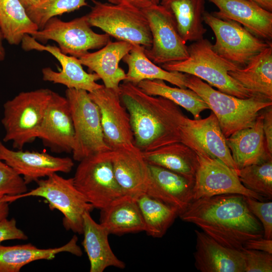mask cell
Masks as SVG:
<instances>
[{"label": "cell", "mask_w": 272, "mask_h": 272, "mask_svg": "<svg viewBox=\"0 0 272 272\" xmlns=\"http://www.w3.org/2000/svg\"><path fill=\"white\" fill-rule=\"evenodd\" d=\"M21 176L0 159V195H17L27 192Z\"/></svg>", "instance_id": "37"}, {"label": "cell", "mask_w": 272, "mask_h": 272, "mask_svg": "<svg viewBox=\"0 0 272 272\" xmlns=\"http://www.w3.org/2000/svg\"><path fill=\"white\" fill-rule=\"evenodd\" d=\"M112 164L124 195L135 198L145 193L149 180V165L143 152L133 143L112 150Z\"/></svg>", "instance_id": "19"}, {"label": "cell", "mask_w": 272, "mask_h": 272, "mask_svg": "<svg viewBox=\"0 0 272 272\" xmlns=\"http://www.w3.org/2000/svg\"><path fill=\"white\" fill-rule=\"evenodd\" d=\"M114 5H128L140 9H144L153 4V0H106ZM156 5V4H155Z\"/></svg>", "instance_id": "43"}, {"label": "cell", "mask_w": 272, "mask_h": 272, "mask_svg": "<svg viewBox=\"0 0 272 272\" xmlns=\"http://www.w3.org/2000/svg\"><path fill=\"white\" fill-rule=\"evenodd\" d=\"M53 91L46 88L21 92L4 104L2 123L4 142L22 149L37 138V133Z\"/></svg>", "instance_id": "5"}, {"label": "cell", "mask_w": 272, "mask_h": 272, "mask_svg": "<svg viewBox=\"0 0 272 272\" xmlns=\"http://www.w3.org/2000/svg\"><path fill=\"white\" fill-rule=\"evenodd\" d=\"M94 6L86 15L91 26L100 28L119 41L151 47L152 35L142 10L128 5H114L93 0Z\"/></svg>", "instance_id": "6"}, {"label": "cell", "mask_w": 272, "mask_h": 272, "mask_svg": "<svg viewBox=\"0 0 272 272\" xmlns=\"http://www.w3.org/2000/svg\"><path fill=\"white\" fill-rule=\"evenodd\" d=\"M264 10L271 12L272 0H252Z\"/></svg>", "instance_id": "45"}, {"label": "cell", "mask_w": 272, "mask_h": 272, "mask_svg": "<svg viewBox=\"0 0 272 272\" xmlns=\"http://www.w3.org/2000/svg\"><path fill=\"white\" fill-rule=\"evenodd\" d=\"M195 152L198 166L193 188V200L227 194H239L263 200V197L243 185L236 171L203 151Z\"/></svg>", "instance_id": "13"}, {"label": "cell", "mask_w": 272, "mask_h": 272, "mask_svg": "<svg viewBox=\"0 0 272 272\" xmlns=\"http://www.w3.org/2000/svg\"><path fill=\"white\" fill-rule=\"evenodd\" d=\"M65 94L75 131L74 160L80 162L94 154L112 150L105 140L98 107L89 93L84 90L67 89Z\"/></svg>", "instance_id": "8"}, {"label": "cell", "mask_w": 272, "mask_h": 272, "mask_svg": "<svg viewBox=\"0 0 272 272\" xmlns=\"http://www.w3.org/2000/svg\"><path fill=\"white\" fill-rule=\"evenodd\" d=\"M119 94L129 115L133 144L142 152L181 142L180 128L186 116L178 105L125 81L120 84Z\"/></svg>", "instance_id": "2"}, {"label": "cell", "mask_w": 272, "mask_h": 272, "mask_svg": "<svg viewBox=\"0 0 272 272\" xmlns=\"http://www.w3.org/2000/svg\"><path fill=\"white\" fill-rule=\"evenodd\" d=\"M75 131L65 97L53 92L37 133L43 145L56 153H72Z\"/></svg>", "instance_id": "17"}, {"label": "cell", "mask_w": 272, "mask_h": 272, "mask_svg": "<svg viewBox=\"0 0 272 272\" xmlns=\"http://www.w3.org/2000/svg\"><path fill=\"white\" fill-rule=\"evenodd\" d=\"M36 182V188L14 195L15 201L29 196L43 197L50 210L56 209L63 214L62 224L66 230L82 234L84 215L91 213L94 208L76 187L73 178H64L54 173Z\"/></svg>", "instance_id": "7"}, {"label": "cell", "mask_w": 272, "mask_h": 272, "mask_svg": "<svg viewBox=\"0 0 272 272\" xmlns=\"http://www.w3.org/2000/svg\"><path fill=\"white\" fill-rule=\"evenodd\" d=\"M238 178L249 190L268 199L272 197V159L238 169Z\"/></svg>", "instance_id": "35"}, {"label": "cell", "mask_w": 272, "mask_h": 272, "mask_svg": "<svg viewBox=\"0 0 272 272\" xmlns=\"http://www.w3.org/2000/svg\"><path fill=\"white\" fill-rule=\"evenodd\" d=\"M14 201L13 196L0 195V221L7 218L9 214V203Z\"/></svg>", "instance_id": "44"}, {"label": "cell", "mask_w": 272, "mask_h": 272, "mask_svg": "<svg viewBox=\"0 0 272 272\" xmlns=\"http://www.w3.org/2000/svg\"><path fill=\"white\" fill-rule=\"evenodd\" d=\"M160 5L172 15L183 41H196L207 31L202 22L204 0H163Z\"/></svg>", "instance_id": "31"}, {"label": "cell", "mask_w": 272, "mask_h": 272, "mask_svg": "<svg viewBox=\"0 0 272 272\" xmlns=\"http://www.w3.org/2000/svg\"><path fill=\"white\" fill-rule=\"evenodd\" d=\"M74 184L87 200L101 210L124 194L117 183L112 164V150L89 156L79 162Z\"/></svg>", "instance_id": "9"}, {"label": "cell", "mask_w": 272, "mask_h": 272, "mask_svg": "<svg viewBox=\"0 0 272 272\" xmlns=\"http://www.w3.org/2000/svg\"><path fill=\"white\" fill-rule=\"evenodd\" d=\"M144 50V47L134 45L122 59L128 66L124 81L137 85L144 80H161L178 87L187 88L186 74L168 71L158 66L147 56Z\"/></svg>", "instance_id": "29"}, {"label": "cell", "mask_w": 272, "mask_h": 272, "mask_svg": "<svg viewBox=\"0 0 272 272\" xmlns=\"http://www.w3.org/2000/svg\"><path fill=\"white\" fill-rule=\"evenodd\" d=\"M249 210L262 225L263 238L272 239V202H264L245 196Z\"/></svg>", "instance_id": "38"}, {"label": "cell", "mask_w": 272, "mask_h": 272, "mask_svg": "<svg viewBox=\"0 0 272 272\" xmlns=\"http://www.w3.org/2000/svg\"><path fill=\"white\" fill-rule=\"evenodd\" d=\"M100 211V224L109 234L145 231L143 217L134 197L124 195Z\"/></svg>", "instance_id": "28"}, {"label": "cell", "mask_w": 272, "mask_h": 272, "mask_svg": "<svg viewBox=\"0 0 272 272\" xmlns=\"http://www.w3.org/2000/svg\"><path fill=\"white\" fill-rule=\"evenodd\" d=\"M245 272H271L272 254L260 250L243 248Z\"/></svg>", "instance_id": "39"}, {"label": "cell", "mask_w": 272, "mask_h": 272, "mask_svg": "<svg viewBox=\"0 0 272 272\" xmlns=\"http://www.w3.org/2000/svg\"><path fill=\"white\" fill-rule=\"evenodd\" d=\"M27 236L17 227L16 221L5 218L0 221V243L9 240H26Z\"/></svg>", "instance_id": "40"}, {"label": "cell", "mask_w": 272, "mask_h": 272, "mask_svg": "<svg viewBox=\"0 0 272 272\" xmlns=\"http://www.w3.org/2000/svg\"><path fill=\"white\" fill-rule=\"evenodd\" d=\"M145 224V231L153 238H161L178 216L175 208L143 193L135 198Z\"/></svg>", "instance_id": "33"}, {"label": "cell", "mask_w": 272, "mask_h": 272, "mask_svg": "<svg viewBox=\"0 0 272 272\" xmlns=\"http://www.w3.org/2000/svg\"><path fill=\"white\" fill-rule=\"evenodd\" d=\"M181 142L195 151H202L236 171L238 168L227 145L218 119L211 112L202 119L185 117L180 128Z\"/></svg>", "instance_id": "15"}, {"label": "cell", "mask_w": 272, "mask_h": 272, "mask_svg": "<svg viewBox=\"0 0 272 272\" xmlns=\"http://www.w3.org/2000/svg\"><path fill=\"white\" fill-rule=\"evenodd\" d=\"M82 234V245L90 261V272H103L110 266L125 268L124 262L115 255L110 247L109 234L103 226L93 220L90 213L84 215Z\"/></svg>", "instance_id": "25"}, {"label": "cell", "mask_w": 272, "mask_h": 272, "mask_svg": "<svg viewBox=\"0 0 272 272\" xmlns=\"http://www.w3.org/2000/svg\"><path fill=\"white\" fill-rule=\"evenodd\" d=\"M74 235L65 245L59 247L41 249L31 243L13 246L0 245V272H19L25 265L38 260H50L61 252L81 256L83 252Z\"/></svg>", "instance_id": "26"}, {"label": "cell", "mask_w": 272, "mask_h": 272, "mask_svg": "<svg viewBox=\"0 0 272 272\" xmlns=\"http://www.w3.org/2000/svg\"><path fill=\"white\" fill-rule=\"evenodd\" d=\"M228 74L254 96L272 101V44Z\"/></svg>", "instance_id": "27"}, {"label": "cell", "mask_w": 272, "mask_h": 272, "mask_svg": "<svg viewBox=\"0 0 272 272\" xmlns=\"http://www.w3.org/2000/svg\"><path fill=\"white\" fill-rule=\"evenodd\" d=\"M137 86L150 95L169 99L190 112L194 119L200 118V113L209 107L195 92L188 88L172 87L161 80H144Z\"/></svg>", "instance_id": "34"}, {"label": "cell", "mask_w": 272, "mask_h": 272, "mask_svg": "<svg viewBox=\"0 0 272 272\" xmlns=\"http://www.w3.org/2000/svg\"><path fill=\"white\" fill-rule=\"evenodd\" d=\"M133 45L124 41H109L99 50L88 52L79 59L82 65L98 76L105 87L119 91L120 82L126 77L119 63Z\"/></svg>", "instance_id": "23"}, {"label": "cell", "mask_w": 272, "mask_h": 272, "mask_svg": "<svg viewBox=\"0 0 272 272\" xmlns=\"http://www.w3.org/2000/svg\"><path fill=\"white\" fill-rule=\"evenodd\" d=\"M88 93L98 107L105 140L111 149L133 143L129 115L121 102L119 91L103 85Z\"/></svg>", "instance_id": "16"}, {"label": "cell", "mask_w": 272, "mask_h": 272, "mask_svg": "<svg viewBox=\"0 0 272 272\" xmlns=\"http://www.w3.org/2000/svg\"><path fill=\"white\" fill-rule=\"evenodd\" d=\"M218 12L213 15L242 25L256 37L270 42L272 39V13L252 0H208Z\"/></svg>", "instance_id": "22"}, {"label": "cell", "mask_w": 272, "mask_h": 272, "mask_svg": "<svg viewBox=\"0 0 272 272\" xmlns=\"http://www.w3.org/2000/svg\"><path fill=\"white\" fill-rule=\"evenodd\" d=\"M194 265L201 272H245L241 250L225 246L203 231L195 230Z\"/></svg>", "instance_id": "21"}, {"label": "cell", "mask_w": 272, "mask_h": 272, "mask_svg": "<svg viewBox=\"0 0 272 272\" xmlns=\"http://www.w3.org/2000/svg\"><path fill=\"white\" fill-rule=\"evenodd\" d=\"M142 11L152 38L151 47L145 48L147 56L158 64L187 59L188 46L179 34L171 13L160 4H153Z\"/></svg>", "instance_id": "12"}, {"label": "cell", "mask_w": 272, "mask_h": 272, "mask_svg": "<svg viewBox=\"0 0 272 272\" xmlns=\"http://www.w3.org/2000/svg\"><path fill=\"white\" fill-rule=\"evenodd\" d=\"M0 28L4 39L11 45L20 44L25 35L38 30L19 0H0Z\"/></svg>", "instance_id": "32"}, {"label": "cell", "mask_w": 272, "mask_h": 272, "mask_svg": "<svg viewBox=\"0 0 272 272\" xmlns=\"http://www.w3.org/2000/svg\"><path fill=\"white\" fill-rule=\"evenodd\" d=\"M163 1V0H153V2L154 4L158 5L160 4V3Z\"/></svg>", "instance_id": "48"}, {"label": "cell", "mask_w": 272, "mask_h": 272, "mask_svg": "<svg viewBox=\"0 0 272 272\" xmlns=\"http://www.w3.org/2000/svg\"><path fill=\"white\" fill-rule=\"evenodd\" d=\"M263 130L266 148L268 153L272 156V106L263 111Z\"/></svg>", "instance_id": "41"}, {"label": "cell", "mask_w": 272, "mask_h": 272, "mask_svg": "<svg viewBox=\"0 0 272 272\" xmlns=\"http://www.w3.org/2000/svg\"><path fill=\"white\" fill-rule=\"evenodd\" d=\"M188 51L187 59L163 64L162 67L194 76L219 91L239 98L255 96L229 75L238 67L215 52L208 39L194 41L188 46Z\"/></svg>", "instance_id": "4"}, {"label": "cell", "mask_w": 272, "mask_h": 272, "mask_svg": "<svg viewBox=\"0 0 272 272\" xmlns=\"http://www.w3.org/2000/svg\"><path fill=\"white\" fill-rule=\"evenodd\" d=\"M19 1L23 5V6L25 8H27L36 4L40 0H19Z\"/></svg>", "instance_id": "47"}, {"label": "cell", "mask_w": 272, "mask_h": 272, "mask_svg": "<svg viewBox=\"0 0 272 272\" xmlns=\"http://www.w3.org/2000/svg\"><path fill=\"white\" fill-rule=\"evenodd\" d=\"M21 43L25 51H46L59 62L62 67L60 72H55L49 67L42 70L43 81L63 85L67 89L84 90L88 92L103 86L97 83L100 79L97 75L88 73L84 70L79 58L63 54L55 45L42 44L28 34L24 35Z\"/></svg>", "instance_id": "14"}, {"label": "cell", "mask_w": 272, "mask_h": 272, "mask_svg": "<svg viewBox=\"0 0 272 272\" xmlns=\"http://www.w3.org/2000/svg\"><path fill=\"white\" fill-rule=\"evenodd\" d=\"M243 248L260 250L272 254V239H267L263 237L250 239L244 243Z\"/></svg>", "instance_id": "42"}, {"label": "cell", "mask_w": 272, "mask_h": 272, "mask_svg": "<svg viewBox=\"0 0 272 272\" xmlns=\"http://www.w3.org/2000/svg\"><path fill=\"white\" fill-rule=\"evenodd\" d=\"M148 165L149 180L145 193L175 208L179 215L193 200L194 180L161 167Z\"/></svg>", "instance_id": "20"}, {"label": "cell", "mask_w": 272, "mask_h": 272, "mask_svg": "<svg viewBox=\"0 0 272 272\" xmlns=\"http://www.w3.org/2000/svg\"><path fill=\"white\" fill-rule=\"evenodd\" d=\"M148 164L169 170L195 180L198 166L196 152L181 142H176L150 151L143 152Z\"/></svg>", "instance_id": "30"}, {"label": "cell", "mask_w": 272, "mask_h": 272, "mask_svg": "<svg viewBox=\"0 0 272 272\" xmlns=\"http://www.w3.org/2000/svg\"><path fill=\"white\" fill-rule=\"evenodd\" d=\"M91 27L86 15L69 22L54 17L47 21L42 29L30 36L43 43L48 40L54 41L62 53L79 58L89 50L100 49L110 41L109 35L97 33Z\"/></svg>", "instance_id": "11"}, {"label": "cell", "mask_w": 272, "mask_h": 272, "mask_svg": "<svg viewBox=\"0 0 272 272\" xmlns=\"http://www.w3.org/2000/svg\"><path fill=\"white\" fill-rule=\"evenodd\" d=\"M203 21L215 34L216 42L212 44L214 52L238 68L244 67L253 57L272 44L234 21L205 11Z\"/></svg>", "instance_id": "10"}, {"label": "cell", "mask_w": 272, "mask_h": 272, "mask_svg": "<svg viewBox=\"0 0 272 272\" xmlns=\"http://www.w3.org/2000/svg\"><path fill=\"white\" fill-rule=\"evenodd\" d=\"M87 5L86 0H40L25 9L29 18L41 30L51 18Z\"/></svg>", "instance_id": "36"}, {"label": "cell", "mask_w": 272, "mask_h": 272, "mask_svg": "<svg viewBox=\"0 0 272 272\" xmlns=\"http://www.w3.org/2000/svg\"><path fill=\"white\" fill-rule=\"evenodd\" d=\"M186 87L198 95L212 110L226 138L251 126L261 111L272 106V101L261 97L242 99L216 90L202 80L188 74Z\"/></svg>", "instance_id": "3"}, {"label": "cell", "mask_w": 272, "mask_h": 272, "mask_svg": "<svg viewBox=\"0 0 272 272\" xmlns=\"http://www.w3.org/2000/svg\"><path fill=\"white\" fill-rule=\"evenodd\" d=\"M0 159L23 178L28 184L54 173L70 172L74 165L69 157H58L44 152L16 151L0 141Z\"/></svg>", "instance_id": "18"}, {"label": "cell", "mask_w": 272, "mask_h": 272, "mask_svg": "<svg viewBox=\"0 0 272 272\" xmlns=\"http://www.w3.org/2000/svg\"><path fill=\"white\" fill-rule=\"evenodd\" d=\"M226 139L238 169L272 159L266 148L262 112L251 126L240 129Z\"/></svg>", "instance_id": "24"}, {"label": "cell", "mask_w": 272, "mask_h": 272, "mask_svg": "<svg viewBox=\"0 0 272 272\" xmlns=\"http://www.w3.org/2000/svg\"><path fill=\"white\" fill-rule=\"evenodd\" d=\"M178 216L222 245L241 250L250 239L263 237L261 224L248 209L245 196L221 194L193 200Z\"/></svg>", "instance_id": "1"}, {"label": "cell", "mask_w": 272, "mask_h": 272, "mask_svg": "<svg viewBox=\"0 0 272 272\" xmlns=\"http://www.w3.org/2000/svg\"><path fill=\"white\" fill-rule=\"evenodd\" d=\"M4 39V37L0 28V61L5 59L6 55L5 49L3 43Z\"/></svg>", "instance_id": "46"}]
</instances>
